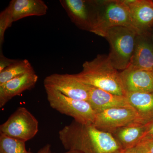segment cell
Returning a JSON list of instances; mask_svg holds the SVG:
<instances>
[{
	"label": "cell",
	"instance_id": "cell-2",
	"mask_svg": "<svg viewBox=\"0 0 153 153\" xmlns=\"http://www.w3.org/2000/svg\"><path fill=\"white\" fill-rule=\"evenodd\" d=\"M78 81L119 95L126 96L120 73L111 64L108 56L98 55L85 61L82 71L72 74Z\"/></svg>",
	"mask_w": 153,
	"mask_h": 153
},
{
	"label": "cell",
	"instance_id": "cell-23",
	"mask_svg": "<svg viewBox=\"0 0 153 153\" xmlns=\"http://www.w3.org/2000/svg\"><path fill=\"white\" fill-rule=\"evenodd\" d=\"M153 139V120L148 123V127L142 138L141 143Z\"/></svg>",
	"mask_w": 153,
	"mask_h": 153
},
{
	"label": "cell",
	"instance_id": "cell-29",
	"mask_svg": "<svg viewBox=\"0 0 153 153\" xmlns=\"http://www.w3.org/2000/svg\"></svg>",
	"mask_w": 153,
	"mask_h": 153
},
{
	"label": "cell",
	"instance_id": "cell-7",
	"mask_svg": "<svg viewBox=\"0 0 153 153\" xmlns=\"http://www.w3.org/2000/svg\"><path fill=\"white\" fill-rule=\"evenodd\" d=\"M139 123L137 112L131 106L114 108L96 114L94 126L102 131L112 134L117 129Z\"/></svg>",
	"mask_w": 153,
	"mask_h": 153
},
{
	"label": "cell",
	"instance_id": "cell-28",
	"mask_svg": "<svg viewBox=\"0 0 153 153\" xmlns=\"http://www.w3.org/2000/svg\"><path fill=\"white\" fill-rule=\"evenodd\" d=\"M152 72L153 74V70H152Z\"/></svg>",
	"mask_w": 153,
	"mask_h": 153
},
{
	"label": "cell",
	"instance_id": "cell-20",
	"mask_svg": "<svg viewBox=\"0 0 153 153\" xmlns=\"http://www.w3.org/2000/svg\"><path fill=\"white\" fill-rule=\"evenodd\" d=\"M12 14L9 6L0 14V48L1 50L4 39L5 33L7 29L13 24Z\"/></svg>",
	"mask_w": 153,
	"mask_h": 153
},
{
	"label": "cell",
	"instance_id": "cell-3",
	"mask_svg": "<svg viewBox=\"0 0 153 153\" xmlns=\"http://www.w3.org/2000/svg\"><path fill=\"white\" fill-rule=\"evenodd\" d=\"M93 2L94 17L91 32L105 37L109 29L115 27H124L131 28L137 33L126 1L109 0Z\"/></svg>",
	"mask_w": 153,
	"mask_h": 153
},
{
	"label": "cell",
	"instance_id": "cell-17",
	"mask_svg": "<svg viewBox=\"0 0 153 153\" xmlns=\"http://www.w3.org/2000/svg\"><path fill=\"white\" fill-rule=\"evenodd\" d=\"M148 125L134 123L117 129L111 134L125 150L141 143Z\"/></svg>",
	"mask_w": 153,
	"mask_h": 153
},
{
	"label": "cell",
	"instance_id": "cell-24",
	"mask_svg": "<svg viewBox=\"0 0 153 153\" xmlns=\"http://www.w3.org/2000/svg\"><path fill=\"white\" fill-rule=\"evenodd\" d=\"M142 143L144 144L147 148L149 153H153V139L146 141Z\"/></svg>",
	"mask_w": 153,
	"mask_h": 153
},
{
	"label": "cell",
	"instance_id": "cell-13",
	"mask_svg": "<svg viewBox=\"0 0 153 153\" xmlns=\"http://www.w3.org/2000/svg\"><path fill=\"white\" fill-rule=\"evenodd\" d=\"M87 101L96 114L110 108L131 106L126 96L114 94L91 86Z\"/></svg>",
	"mask_w": 153,
	"mask_h": 153
},
{
	"label": "cell",
	"instance_id": "cell-19",
	"mask_svg": "<svg viewBox=\"0 0 153 153\" xmlns=\"http://www.w3.org/2000/svg\"><path fill=\"white\" fill-rule=\"evenodd\" d=\"M25 143L0 134V153H32L26 149Z\"/></svg>",
	"mask_w": 153,
	"mask_h": 153
},
{
	"label": "cell",
	"instance_id": "cell-10",
	"mask_svg": "<svg viewBox=\"0 0 153 153\" xmlns=\"http://www.w3.org/2000/svg\"><path fill=\"white\" fill-rule=\"evenodd\" d=\"M126 93L153 92V74L146 71L129 66L120 73Z\"/></svg>",
	"mask_w": 153,
	"mask_h": 153
},
{
	"label": "cell",
	"instance_id": "cell-18",
	"mask_svg": "<svg viewBox=\"0 0 153 153\" xmlns=\"http://www.w3.org/2000/svg\"><path fill=\"white\" fill-rule=\"evenodd\" d=\"M33 70V66L27 59L17 60L15 63L0 72V85Z\"/></svg>",
	"mask_w": 153,
	"mask_h": 153
},
{
	"label": "cell",
	"instance_id": "cell-21",
	"mask_svg": "<svg viewBox=\"0 0 153 153\" xmlns=\"http://www.w3.org/2000/svg\"><path fill=\"white\" fill-rule=\"evenodd\" d=\"M123 153H149L147 148L143 143L124 151Z\"/></svg>",
	"mask_w": 153,
	"mask_h": 153
},
{
	"label": "cell",
	"instance_id": "cell-16",
	"mask_svg": "<svg viewBox=\"0 0 153 153\" xmlns=\"http://www.w3.org/2000/svg\"><path fill=\"white\" fill-rule=\"evenodd\" d=\"M126 97L137 112L140 123L146 124L153 120V92H129Z\"/></svg>",
	"mask_w": 153,
	"mask_h": 153
},
{
	"label": "cell",
	"instance_id": "cell-14",
	"mask_svg": "<svg viewBox=\"0 0 153 153\" xmlns=\"http://www.w3.org/2000/svg\"><path fill=\"white\" fill-rule=\"evenodd\" d=\"M147 34L138 35L129 66L148 71L153 70V44Z\"/></svg>",
	"mask_w": 153,
	"mask_h": 153
},
{
	"label": "cell",
	"instance_id": "cell-26",
	"mask_svg": "<svg viewBox=\"0 0 153 153\" xmlns=\"http://www.w3.org/2000/svg\"><path fill=\"white\" fill-rule=\"evenodd\" d=\"M63 153H83L82 152L77 150H69L66 152Z\"/></svg>",
	"mask_w": 153,
	"mask_h": 153
},
{
	"label": "cell",
	"instance_id": "cell-1",
	"mask_svg": "<svg viewBox=\"0 0 153 153\" xmlns=\"http://www.w3.org/2000/svg\"><path fill=\"white\" fill-rule=\"evenodd\" d=\"M59 137L68 151L83 153H123L124 151L111 133L93 124H82L74 120L60 130Z\"/></svg>",
	"mask_w": 153,
	"mask_h": 153
},
{
	"label": "cell",
	"instance_id": "cell-22",
	"mask_svg": "<svg viewBox=\"0 0 153 153\" xmlns=\"http://www.w3.org/2000/svg\"><path fill=\"white\" fill-rule=\"evenodd\" d=\"M16 60L15 59H9L3 55L2 50H1L0 52V72L15 63Z\"/></svg>",
	"mask_w": 153,
	"mask_h": 153
},
{
	"label": "cell",
	"instance_id": "cell-25",
	"mask_svg": "<svg viewBox=\"0 0 153 153\" xmlns=\"http://www.w3.org/2000/svg\"><path fill=\"white\" fill-rule=\"evenodd\" d=\"M37 153H52L51 150V145L49 144L45 145Z\"/></svg>",
	"mask_w": 153,
	"mask_h": 153
},
{
	"label": "cell",
	"instance_id": "cell-12",
	"mask_svg": "<svg viewBox=\"0 0 153 153\" xmlns=\"http://www.w3.org/2000/svg\"><path fill=\"white\" fill-rule=\"evenodd\" d=\"M38 76L34 70L15 77L0 85V108L15 97L35 87Z\"/></svg>",
	"mask_w": 153,
	"mask_h": 153
},
{
	"label": "cell",
	"instance_id": "cell-11",
	"mask_svg": "<svg viewBox=\"0 0 153 153\" xmlns=\"http://www.w3.org/2000/svg\"><path fill=\"white\" fill-rule=\"evenodd\" d=\"M134 27L139 35L147 34L153 26V1L127 0Z\"/></svg>",
	"mask_w": 153,
	"mask_h": 153
},
{
	"label": "cell",
	"instance_id": "cell-4",
	"mask_svg": "<svg viewBox=\"0 0 153 153\" xmlns=\"http://www.w3.org/2000/svg\"><path fill=\"white\" fill-rule=\"evenodd\" d=\"M138 34L131 28L115 27L107 32L105 38L110 45L108 56L117 70L122 71L129 66Z\"/></svg>",
	"mask_w": 153,
	"mask_h": 153
},
{
	"label": "cell",
	"instance_id": "cell-8",
	"mask_svg": "<svg viewBox=\"0 0 153 153\" xmlns=\"http://www.w3.org/2000/svg\"><path fill=\"white\" fill-rule=\"evenodd\" d=\"M44 83V87L58 91L70 98L88 100L90 85L78 81L72 74H52L46 77Z\"/></svg>",
	"mask_w": 153,
	"mask_h": 153
},
{
	"label": "cell",
	"instance_id": "cell-6",
	"mask_svg": "<svg viewBox=\"0 0 153 153\" xmlns=\"http://www.w3.org/2000/svg\"><path fill=\"white\" fill-rule=\"evenodd\" d=\"M38 131V121L26 108L20 107L0 126V134L26 142Z\"/></svg>",
	"mask_w": 153,
	"mask_h": 153
},
{
	"label": "cell",
	"instance_id": "cell-9",
	"mask_svg": "<svg viewBox=\"0 0 153 153\" xmlns=\"http://www.w3.org/2000/svg\"><path fill=\"white\" fill-rule=\"evenodd\" d=\"M60 2L74 25L91 32L94 16L93 1L60 0Z\"/></svg>",
	"mask_w": 153,
	"mask_h": 153
},
{
	"label": "cell",
	"instance_id": "cell-15",
	"mask_svg": "<svg viewBox=\"0 0 153 153\" xmlns=\"http://www.w3.org/2000/svg\"><path fill=\"white\" fill-rule=\"evenodd\" d=\"M8 6L13 23L26 17L44 16L48 10L47 5L42 0H12Z\"/></svg>",
	"mask_w": 153,
	"mask_h": 153
},
{
	"label": "cell",
	"instance_id": "cell-27",
	"mask_svg": "<svg viewBox=\"0 0 153 153\" xmlns=\"http://www.w3.org/2000/svg\"><path fill=\"white\" fill-rule=\"evenodd\" d=\"M151 38H152V41L153 44V33L152 34V36H151Z\"/></svg>",
	"mask_w": 153,
	"mask_h": 153
},
{
	"label": "cell",
	"instance_id": "cell-5",
	"mask_svg": "<svg viewBox=\"0 0 153 153\" xmlns=\"http://www.w3.org/2000/svg\"><path fill=\"white\" fill-rule=\"evenodd\" d=\"M50 106L82 124H93L96 113L88 102L70 98L58 91L45 87Z\"/></svg>",
	"mask_w": 153,
	"mask_h": 153
}]
</instances>
